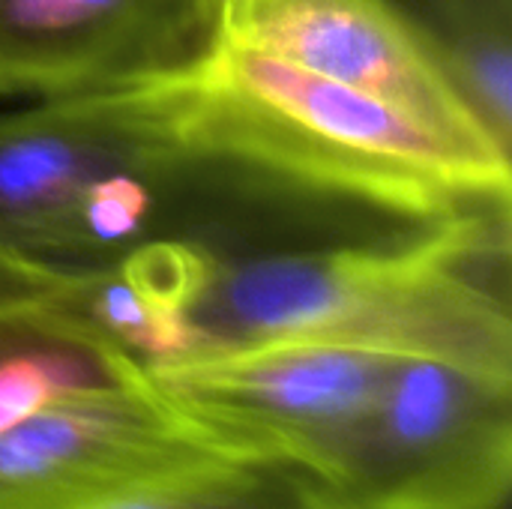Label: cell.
I'll list each match as a JSON object with an SVG mask.
<instances>
[{
    "instance_id": "8",
    "label": "cell",
    "mask_w": 512,
    "mask_h": 509,
    "mask_svg": "<svg viewBox=\"0 0 512 509\" xmlns=\"http://www.w3.org/2000/svg\"><path fill=\"white\" fill-rule=\"evenodd\" d=\"M150 378L90 330L33 303L0 297V432L69 396Z\"/></svg>"
},
{
    "instance_id": "4",
    "label": "cell",
    "mask_w": 512,
    "mask_h": 509,
    "mask_svg": "<svg viewBox=\"0 0 512 509\" xmlns=\"http://www.w3.org/2000/svg\"><path fill=\"white\" fill-rule=\"evenodd\" d=\"M219 456L153 378L81 393L0 432V509H96Z\"/></svg>"
},
{
    "instance_id": "6",
    "label": "cell",
    "mask_w": 512,
    "mask_h": 509,
    "mask_svg": "<svg viewBox=\"0 0 512 509\" xmlns=\"http://www.w3.org/2000/svg\"><path fill=\"white\" fill-rule=\"evenodd\" d=\"M222 39L375 93L447 135L495 144L387 0H225Z\"/></svg>"
},
{
    "instance_id": "10",
    "label": "cell",
    "mask_w": 512,
    "mask_h": 509,
    "mask_svg": "<svg viewBox=\"0 0 512 509\" xmlns=\"http://www.w3.org/2000/svg\"><path fill=\"white\" fill-rule=\"evenodd\" d=\"M96 509H342L306 471L279 462L210 459Z\"/></svg>"
},
{
    "instance_id": "1",
    "label": "cell",
    "mask_w": 512,
    "mask_h": 509,
    "mask_svg": "<svg viewBox=\"0 0 512 509\" xmlns=\"http://www.w3.org/2000/svg\"><path fill=\"white\" fill-rule=\"evenodd\" d=\"M510 207L381 243L219 261L189 312L198 354L330 342L512 375Z\"/></svg>"
},
{
    "instance_id": "2",
    "label": "cell",
    "mask_w": 512,
    "mask_h": 509,
    "mask_svg": "<svg viewBox=\"0 0 512 509\" xmlns=\"http://www.w3.org/2000/svg\"><path fill=\"white\" fill-rule=\"evenodd\" d=\"M512 375L399 357L324 489L342 509H504Z\"/></svg>"
},
{
    "instance_id": "5",
    "label": "cell",
    "mask_w": 512,
    "mask_h": 509,
    "mask_svg": "<svg viewBox=\"0 0 512 509\" xmlns=\"http://www.w3.org/2000/svg\"><path fill=\"white\" fill-rule=\"evenodd\" d=\"M225 0H0V96L36 102L165 81L222 42Z\"/></svg>"
},
{
    "instance_id": "9",
    "label": "cell",
    "mask_w": 512,
    "mask_h": 509,
    "mask_svg": "<svg viewBox=\"0 0 512 509\" xmlns=\"http://www.w3.org/2000/svg\"><path fill=\"white\" fill-rule=\"evenodd\" d=\"M480 129L510 153L512 0H387Z\"/></svg>"
},
{
    "instance_id": "7",
    "label": "cell",
    "mask_w": 512,
    "mask_h": 509,
    "mask_svg": "<svg viewBox=\"0 0 512 509\" xmlns=\"http://www.w3.org/2000/svg\"><path fill=\"white\" fill-rule=\"evenodd\" d=\"M216 264L186 243H147L93 267H57L0 249V297L57 312L156 372L198 354L189 312Z\"/></svg>"
},
{
    "instance_id": "3",
    "label": "cell",
    "mask_w": 512,
    "mask_h": 509,
    "mask_svg": "<svg viewBox=\"0 0 512 509\" xmlns=\"http://www.w3.org/2000/svg\"><path fill=\"white\" fill-rule=\"evenodd\" d=\"M399 357L330 342H261L150 372L228 459L279 462L321 486Z\"/></svg>"
}]
</instances>
